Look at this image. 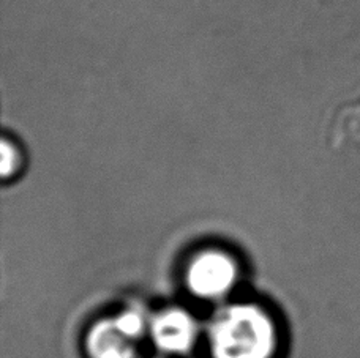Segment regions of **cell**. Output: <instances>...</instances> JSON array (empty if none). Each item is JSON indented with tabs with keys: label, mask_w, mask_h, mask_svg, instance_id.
Here are the masks:
<instances>
[{
	"label": "cell",
	"mask_w": 360,
	"mask_h": 358,
	"mask_svg": "<svg viewBox=\"0 0 360 358\" xmlns=\"http://www.w3.org/2000/svg\"><path fill=\"white\" fill-rule=\"evenodd\" d=\"M212 358H272L278 335L274 319L253 303H231L210 321Z\"/></svg>",
	"instance_id": "obj_1"
},
{
	"label": "cell",
	"mask_w": 360,
	"mask_h": 358,
	"mask_svg": "<svg viewBox=\"0 0 360 358\" xmlns=\"http://www.w3.org/2000/svg\"><path fill=\"white\" fill-rule=\"evenodd\" d=\"M146 321L141 312L128 310L105 317L90 327L86 350L90 358H134Z\"/></svg>",
	"instance_id": "obj_2"
},
{
	"label": "cell",
	"mask_w": 360,
	"mask_h": 358,
	"mask_svg": "<svg viewBox=\"0 0 360 358\" xmlns=\"http://www.w3.org/2000/svg\"><path fill=\"white\" fill-rule=\"evenodd\" d=\"M239 268L228 253L204 249L195 254L185 268V284L195 297L215 300L233 289Z\"/></svg>",
	"instance_id": "obj_3"
},
{
	"label": "cell",
	"mask_w": 360,
	"mask_h": 358,
	"mask_svg": "<svg viewBox=\"0 0 360 358\" xmlns=\"http://www.w3.org/2000/svg\"><path fill=\"white\" fill-rule=\"evenodd\" d=\"M150 335L155 346L168 354L190 350L198 336V325L188 312L179 308L165 310L153 319Z\"/></svg>",
	"instance_id": "obj_4"
},
{
	"label": "cell",
	"mask_w": 360,
	"mask_h": 358,
	"mask_svg": "<svg viewBox=\"0 0 360 358\" xmlns=\"http://www.w3.org/2000/svg\"><path fill=\"white\" fill-rule=\"evenodd\" d=\"M2 175L6 178L18 171L19 163H21V155H19L16 145L6 139H4L2 142Z\"/></svg>",
	"instance_id": "obj_5"
}]
</instances>
